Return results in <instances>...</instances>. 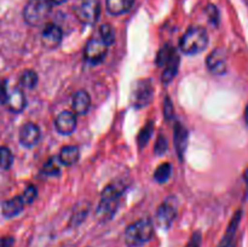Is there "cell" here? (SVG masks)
Masks as SVG:
<instances>
[{
    "instance_id": "cell-32",
    "label": "cell",
    "mask_w": 248,
    "mask_h": 247,
    "mask_svg": "<svg viewBox=\"0 0 248 247\" xmlns=\"http://www.w3.org/2000/svg\"><path fill=\"white\" fill-rule=\"evenodd\" d=\"M173 111H174L173 103H172V101L170 99V97L166 96L165 97V102H164V115L167 121L172 120V118H173Z\"/></svg>"
},
{
    "instance_id": "cell-8",
    "label": "cell",
    "mask_w": 248,
    "mask_h": 247,
    "mask_svg": "<svg viewBox=\"0 0 248 247\" xmlns=\"http://www.w3.org/2000/svg\"><path fill=\"white\" fill-rule=\"evenodd\" d=\"M107 52H108V46L101 39L91 38L85 45L84 58L90 64L96 65L103 62Z\"/></svg>"
},
{
    "instance_id": "cell-28",
    "label": "cell",
    "mask_w": 248,
    "mask_h": 247,
    "mask_svg": "<svg viewBox=\"0 0 248 247\" xmlns=\"http://www.w3.org/2000/svg\"><path fill=\"white\" fill-rule=\"evenodd\" d=\"M14 164V155L7 147H0V169L9 170Z\"/></svg>"
},
{
    "instance_id": "cell-35",
    "label": "cell",
    "mask_w": 248,
    "mask_h": 247,
    "mask_svg": "<svg viewBox=\"0 0 248 247\" xmlns=\"http://www.w3.org/2000/svg\"><path fill=\"white\" fill-rule=\"evenodd\" d=\"M15 239L12 236H1L0 237V247H14Z\"/></svg>"
},
{
    "instance_id": "cell-39",
    "label": "cell",
    "mask_w": 248,
    "mask_h": 247,
    "mask_svg": "<svg viewBox=\"0 0 248 247\" xmlns=\"http://www.w3.org/2000/svg\"><path fill=\"white\" fill-rule=\"evenodd\" d=\"M64 247H67V246H64Z\"/></svg>"
},
{
    "instance_id": "cell-7",
    "label": "cell",
    "mask_w": 248,
    "mask_h": 247,
    "mask_svg": "<svg viewBox=\"0 0 248 247\" xmlns=\"http://www.w3.org/2000/svg\"><path fill=\"white\" fill-rule=\"evenodd\" d=\"M177 199L176 198H167L161 205L159 206L156 211V223L161 229L167 230L172 225L177 217Z\"/></svg>"
},
{
    "instance_id": "cell-17",
    "label": "cell",
    "mask_w": 248,
    "mask_h": 247,
    "mask_svg": "<svg viewBox=\"0 0 248 247\" xmlns=\"http://www.w3.org/2000/svg\"><path fill=\"white\" fill-rule=\"evenodd\" d=\"M179 63H181V57H179L178 52H177V50L174 48L171 57H170L169 62L165 64L164 72H162L161 75V81L164 82L165 85H169L170 82L176 77L177 73H178Z\"/></svg>"
},
{
    "instance_id": "cell-4",
    "label": "cell",
    "mask_w": 248,
    "mask_h": 247,
    "mask_svg": "<svg viewBox=\"0 0 248 247\" xmlns=\"http://www.w3.org/2000/svg\"><path fill=\"white\" fill-rule=\"evenodd\" d=\"M53 4L51 0H29L23 10V18L27 24L38 27L50 16Z\"/></svg>"
},
{
    "instance_id": "cell-11",
    "label": "cell",
    "mask_w": 248,
    "mask_h": 247,
    "mask_svg": "<svg viewBox=\"0 0 248 247\" xmlns=\"http://www.w3.org/2000/svg\"><path fill=\"white\" fill-rule=\"evenodd\" d=\"M63 40V31L56 24L50 23L44 28L41 34V43L46 48H56L61 45Z\"/></svg>"
},
{
    "instance_id": "cell-10",
    "label": "cell",
    "mask_w": 248,
    "mask_h": 247,
    "mask_svg": "<svg viewBox=\"0 0 248 247\" xmlns=\"http://www.w3.org/2000/svg\"><path fill=\"white\" fill-rule=\"evenodd\" d=\"M41 131L36 124L27 123L19 130V143L26 148H31L39 143Z\"/></svg>"
},
{
    "instance_id": "cell-5",
    "label": "cell",
    "mask_w": 248,
    "mask_h": 247,
    "mask_svg": "<svg viewBox=\"0 0 248 247\" xmlns=\"http://www.w3.org/2000/svg\"><path fill=\"white\" fill-rule=\"evenodd\" d=\"M154 96V87L149 79H140L133 84L131 91V104L140 109L149 106Z\"/></svg>"
},
{
    "instance_id": "cell-24",
    "label": "cell",
    "mask_w": 248,
    "mask_h": 247,
    "mask_svg": "<svg viewBox=\"0 0 248 247\" xmlns=\"http://www.w3.org/2000/svg\"><path fill=\"white\" fill-rule=\"evenodd\" d=\"M153 132H154V123L149 121V123H148L147 125L140 130V132L138 133L137 140H138V145H140V148L145 147V145L149 143L150 138H152L153 136Z\"/></svg>"
},
{
    "instance_id": "cell-18",
    "label": "cell",
    "mask_w": 248,
    "mask_h": 247,
    "mask_svg": "<svg viewBox=\"0 0 248 247\" xmlns=\"http://www.w3.org/2000/svg\"><path fill=\"white\" fill-rule=\"evenodd\" d=\"M24 207H26V202L22 199V196L18 195L4 201L1 205V212L4 215V217L12 218L19 215L24 210Z\"/></svg>"
},
{
    "instance_id": "cell-14",
    "label": "cell",
    "mask_w": 248,
    "mask_h": 247,
    "mask_svg": "<svg viewBox=\"0 0 248 247\" xmlns=\"http://www.w3.org/2000/svg\"><path fill=\"white\" fill-rule=\"evenodd\" d=\"M173 139H174V148L177 150L179 160L184 159V153H186V147H188L189 132L186 128V126L181 123H176L173 126Z\"/></svg>"
},
{
    "instance_id": "cell-16",
    "label": "cell",
    "mask_w": 248,
    "mask_h": 247,
    "mask_svg": "<svg viewBox=\"0 0 248 247\" xmlns=\"http://www.w3.org/2000/svg\"><path fill=\"white\" fill-rule=\"evenodd\" d=\"M72 107L75 115H85L91 107V97L85 90H80L73 96Z\"/></svg>"
},
{
    "instance_id": "cell-6",
    "label": "cell",
    "mask_w": 248,
    "mask_h": 247,
    "mask_svg": "<svg viewBox=\"0 0 248 247\" xmlns=\"http://www.w3.org/2000/svg\"><path fill=\"white\" fill-rule=\"evenodd\" d=\"M74 14L82 24L92 26L98 21L101 15L99 0H79L74 7Z\"/></svg>"
},
{
    "instance_id": "cell-19",
    "label": "cell",
    "mask_w": 248,
    "mask_h": 247,
    "mask_svg": "<svg viewBox=\"0 0 248 247\" xmlns=\"http://www.w3.org/2000/svg\"><path fill=\"white\" fill-rule=\"evenodd\" d=\"M80 159V150L75 145H65L61 149L58 160L64 166H72L75 165Z\"/></svg>"
},
{
    "instance_id": "cell-21",
    "label": "cell",
    "mask_w": 248,
    "mask_h": 247,
    "mask_svg": "<svg viewBox=\"0 0 248 247\" xmlns=\"http://www.w3.org/2000/svg\"><path fill=\"white\" fill-rule=\"evenodd\" d=\"M87 213H89V205L87 203L78 205V207L73 212L72 218H70V227H78L79 224H81L86 218Z\"/></svg>"
},
{
    "instance_id": "cell-12",
    "label": "cell",
    "mask_w": 248,
    "mask_h": 247,
    "mask_svg": "<svg viewBox=\"0 0 248 247\" xmlns=\"http://www.w3.org/2000/svg\"><path fill=\"white\" fill-rule=\"evenodd\" d=\"M242 218V211L237 210L235 212V215L232 216V220H230L229 225L227 228V232H225L224 236L220 240V242L218 244L217 247H235V241H236V234L237 230H239L240 222H241Z\"/></svg>"
},
{
    "instance_id": "cell-29",
    "label": "cell",
    "mask_w": 248,
    "mask_h": 247,
    "mask_svg": "<svg viewBox=\"0 0 248 247\" xmlns=\"http://www.w3.org/2000/svg\"><path fill=\"white\" fill-rule=\"evenodd\" d=\"M21 196L24 200V202H26V205H31V203L35 200L36 196H38V189H36V186H34L33 184H31V185L27 186L26 190L23 191V194H22Z\"/></svg>"
},
{
    "instance_id": "cell-2",
    "label": "cell",
    "mask_w": 248,
    "mask_h": 247,
    "mask_svg": "<svg viewBox=\"0 0 248 247\" xmlns=\"http://www.w3.org/2000/svg\"><path fill=\"white\" fill-rule=\"evenodd\" d=\"M154 235V225L149 218H143L128 225L125 230V244L127 247H142Z\"/></svg>"
},
{
    "instance_id": "cell-31",
    "label": "cell",
    "mask_w": 248,
    "mask_h": 247,
    "mask_svg": "<svg viewBox=\"0 0 248 247\" xmlns=\"http://www.w3.org/2000/svg\"><path fill=\"white\" fill-rule=\"evenodd\" d=\"M169 148V143H167L166 137L164 135H160L157 137L156 143H155V147H154V152L156 155H162L165 154V152Z\"/></svg>"
},
{
    "instance_id": "cell-3",
    "label": "cell",
    "mask_w": 248,
    "mask_h": 247,
    "mask_svg": "<svg viewBox=\"0 0 248 247\" xmlns=\"http://www.w3.org/2000/svg\"><path fill=\"white\" fill-rule=\"evenodd\" d=\"M208 45L207 31L202 27L194 26L186 29L181 38L179 47L186 55H198L206 50Z\"/></svg>"
},
{
    "instance_id": "cell-36",
    "label": "cell",
    "mask_w": 248,
    "mask_h": 247,
    "mask_svg": "<svg viewBox=\"0 0 248 247\" xmlns=\"http://www.w3.org/2000/svg\"><path fill=\"white\" fill-rule=\"evenodd\" d=\"M51 1H52V4H53V5H55V4L61 5V4H63V2L68 1V0H51Z\"/></svg>"
},
{
    "instance_id": "cell-25",
    "label": "cell",
    "mask_w": 248,
    "mask_h": 247,
    "mask_svg": "<svg viewBox=\"0 0 248 247\" xmlns=\"http://www.w3.org/2000/svg\"><path fill=\"white\" fill-rule=\"evenodd\" d=\"M173 50H174L173 46L169 45V44H166V45H164L161 48H160V51L157 52V56H156V61H155L157 67L159 68L165 67V64L169 62V60H170V57H171Z\"/></svg>"
},
{
    "instance_id": "cell-37",
    "label": "cell",
    "mask_w": 248,
    "mask_h": 247,
    "mask_svg": "<svg viewBox=\"0 0 248 247\" xmlns=\"http://www.w3.org/2000/svg\"><path fill=\"white\" fill-rule=\"evenodd\" d=\"M244 179H245V182H246V184L248 185V169H246V171H245Z\"/></svg>"
},
{
    "instance_id": "cell-13",
    "label": "cell",
    "mask_w": 248,
    "mask_h": 247,
    "mask_svg": "<svg viewBox=\"0 0 248 247\" xmlns=\"http://www.w3.org/2000/svg\"><path fill=\"white\" fill-rule=\"evenodd\" d=\"M56 130L61 133V135H70L77 128V116L73 111L64 110L62 113L58 114L55 121Z\"/></svg>"
},
{
    "instance_id": "cell-34",
    "label": "cell",
    "mask_w": 248,
    "mask_h": 247,
    "mask_svg": "<svg viewBox=\"0 0 248 247\" xmlns=\"http://www.w3.org/2000/svg\"><path fill=\"white\" fill-rule=\"evenodd\" d=\"M7 93H9V89H7L6 81H2L0 84V103L5 104L7 98Z\"/></svg>"
},
{
    "instance_id": "cell-23",
    "label": "cell",
    "mask_w": 248,
    "mask_h": 247,
    "mask_svg": "<svg viewBox=\"0 0 248 247\" xmlns=\"http://www.w3.org/2000/svg\"><path fill=\"white\" fill-rule=\"evenodd\" d=\"M19 82H21L22 86L26 87V89H34V87L36 86V84H38V74L31 69L24 70L23 74L21 75Z\"/></svg>"
},
{
    "instance_id": "cell-22",
    "label": "cell",
    "mask_w": 248,
    "mask_h": 247,
    "mask_svg": "<svg viewBox=\"0 0 248 247\" xmlns=\"http://www.w3.org/2000/svg\"><path fill=\"white\" fill-rule=\"evenodd\" d=\"M171 172H172L171 164L165 162V164H161L156 170H155L154 179L160 184L166 183V182L170 179V177H171Z\"/></svg>"
},
{
    "instance_id": "cell-20",
    "label": "cell",
    "mask_w": 248,
    "mask_h": 247,
    "mask_svg": "<svg viewBox=\"0 0 248 247\" xmlns=\"http://www.w3.org/2000/svg\"><path fill=\"white\" fill-rule=\"evenodd\" d=\"M135 4V0H107L106 6L110 15L119 16L130 11Z\"/></svg>"
},
{
    "instance_id": "cell-26",
    "label": "cell",
    "mask_w": 248,
    "mask_h": 247,
    "mask_svg": "<svg viewBox=\"0 0 248 247\" xmlns=\"http://www.w3.org/2000/svg\"><path fill=\"white\" fill-rule=\"evenodd\" d=\"M99 35H101V40L107 46H110L115 41V31H114L113 27L108 23L101 26V28H99Z\"/></svg>"
},
{
    "instance_id": "cell-1",
    "label": "cell",
    "mask_w": 248,
    "mask_h": 247,
    "mask_svg": "<svg viewBox=\"0 0 248 247\" xmlns=\"http://www.w3.org/2000/svg\"><path fill=\"white\" fill-rule=\"evenodd\" d=\"M123 193L124 186L118 183H110L103 189L96 210V217L99 222H108L115 216Z\"/></svg>"
},
{
    "instance_id": "cell-33",
    "label": "cell",
    "mask_w": 248,
    "mask_h": 247,
    "mask_svg": "<svg viewBox=\"0 0 248 247\" xmlns=\"http://www.w3.org/2000/svg\"><path fill=\"white\" fill-rule=\"evenodd\" d=\"M201 244H202V235L200 232H195L190 236L186 247H201Z\"/></svg>"
},
{
    "instance_id": "cell-15",
    "label": "cell",
    "mask_w": 248,
    "mask_h": 247,
    "mask_svg": "<svg viewBox=\"0 0 248 247\" xmlns=\"http://www.w3.org/2000/svg\"><path fill=\"white\" fill-rule=\"evenodd\" d=\"M4 106H6L7 109L10 111H12V113H21L27 106L26 97H24V93L22 92V90H19L18 87L9 90L6 102H5Z\"/></svg>"
},
{
    "instance_id": "cell-27",
    "label": "cell",
    "mask_w": 248,
    "mask_h": 247,
    "mask_svg": "<svg viewBox=\"0 0 248 247\" xmlns=\"http://www.w3.org/2000/svg\"><path fill=\"white\" fill-rule=\"evenodd\" d=\"M60 160L56 159V157H50L47 161L45 162L43 167V173L46 174V176H50V177H55L60 174Z\"/></svg>"
},
{
    "instance_id": "cell-38",
    "label": "cell",
    "mask_w": 248,
    "mask_h": 247,
    "mask_svg": "<svg viewBox=\"0 0 248 247\" xmlns=\"http://www.w3.org/2000/svg\"><path fill=\"white\" fill-rule=\"evenodd\" d=\"M245 121H246V124L248 125V104L246 107V110H245Z\"/></svg>"
},
{
    "instance_id": "cell-9",
    "label": "cell",
    "mask_w": 248,
    "mask_h": 247,
    "mask_svg": "<svg viewBox=\"0 0 248 247\" xmlns=\"http://www.w3.org/2000/svg\"><path fill=\"white\" fill-rule=\"evenodd\" d=\"M206 65L213 75H224L228 72L227 55L223 48H215L206 58Z\"/></svg>"
},
{
    "instance_id": "cell-30",
    "label": "cell",
    "mask_w": 248,
    "mask_h": 247,
    "mask_svg": "<svg viewBox=\"0 0 248 247\" xmlns=\"http://www.w3.org/2000/svg\"><path fill=\"white\" fill-rule=\"evenodd\" d=\"M206 15H207L210 23L215 27H218V24H219V11L215 5H208L207 9H206Z\"/></svg>"
}]
</instances>
